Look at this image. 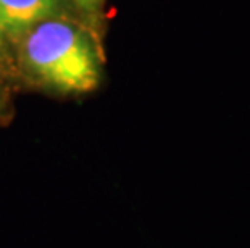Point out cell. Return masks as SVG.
<instances>
[{
    "label": "cell",
    "instance_id": "6da1fadb",
    "mask_svg": "<svg viewBox=\"0 0 250 248\" xmlns=\"http://www.w3.org/2000/svg\"><path fill=\"white\" fill-rule=\"evenodd\" d=\"M18 84L58 97L94 92L104 79V38L74 17L34 24L13 42Z\"/></svg>",
    "mask_w": 250,
    "mask_h": 248
},
{
    "label": "cell",
    "instance_id": "7a4b0ae2",
    "mask_svg": "<svg viewBox=\"0 0 250 248\" xmlns=\"http://www.w3.org/2000/svg\"><path fill=\"white\" fill-rule=\"evenodd\" d=\"M76 17L66 0H0V21L12 44L41 21Z\"/></svg>",
    "mask_w": 250,
    "mask_h": 248
},
{
    "label": "cell",
    "instance_id": "3957f363",
    "mask_svg": "<svg viewBox=\"0 0 250 248\" xmlns=\"http://www.w3.org/2000/svg\"><path fill=\"white\" fill-rule=\"evenodd\" d=\"M18 87L13 44L0 21V123H5L13 116V97Z\"/></svg>",
    "mask_w": 250,
    "mask_h": 248
},
{
    "label": "cell",
    "instance_id": "277c9868",
    "mask_svg": "<svg viewBox=\"0 0 250 248\" xmlns=\"http://www.w3.org/2000/svg\"><path fill=\"white\" fill-rule=\"evenodd\" d=\"M74 10L76 17L84 21L92 31L104 38L105 7L108 0H66Z\"/></svg>",
    "mask_w": 250,
    "mask_h": 248
}]
</instances>
